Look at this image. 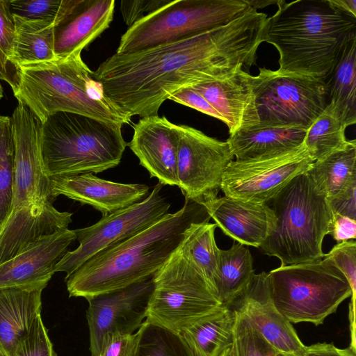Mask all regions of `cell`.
Returning a JSON list of instances; mask_svg holds the SVG:
<instances>
[{"instance_id":"6da1fadb","label":"cell","mask_w":356,"mask_h":356,"mask_svg":"<svg viewBox=\"0 0 356 356\" xmlns=\"http://www.w3.org/2000/svg\"><path fill=\"white\" fill-rule=\"evenodd\" d=\"M268 16L251 7L229 23L147 49L115 54L92 72L105 96L129 122L158 115L177 90L251 67Z\"/></svg>"},{"instance_id":"7a4b0ae2","label":"cell","mask_w":356,"mask_h":356,"mask_svg":"<svg viewBox=\"0 0 356 356\" xmlns=\"http://www.w3.org/2000/svg\"><path fill=\"white\" fill-rule=\"evenodd\" d=\"M202 205L186 200L177 212L97 252L65 277L69 296L87 300L152 277L178 248L189 225L209 219Z\"/></svg>"},{"instance_id":"3957f363","label":"cell","mask_w":356,"mask_h":356,"mask_svg":"<svg viewBox=\"0 0 356 356\" xmlns=\"http://www.w3.org/2000/svg\"><path fill=\"white\" fill-rule=\"evenodd\" d=\"M267 18L263 41L280 54L279 71L327 81L348 42L356 36V18L328 0L279 1Z\"/></svg>"},{"instance_id":"277c9868","label":"cell","mask_w":356,"mask_h":356,"mask_svg":"<svg viewBox=\"0 0 356 356\" xmlns=\"http://www.w3.org/2000/svg\"><path fill=\"white\" fill-rule=\"evenodd\" d=\"M17 67L14 96L41 122L56 113L68 112L108 123H129L106 98L81 55Z\"/></svg>"},{"instance_id":"5b68a950","label":"cell","mask_w":356,"mask_h":356,"mask_svg":"<svg viewBox=\"0 0 356 356\" xmlns=\"http://www.w3.org/2000/svg\"><path fill=\"white\" fill-rule=\"evenodd\" d=\"M122 125L58 112L42 122L41 152L49 177L99 173L115 168L127 143Z\"/></svg>"},{"instance_id":"8992f818","label":"cell","mask_w":356,"mask_h":356,"mask_svg":"<svg viewBox=\"0 0 356 356\" xmlns=\"http://www.w3.org/2000/svg\"><path fill=\"white\" fill-rule=\"evenodd\" d=\"M270 202L276 225L260 248L281 266L321 259L332 212L327 197L307 172L293 177Z\"/></svg>"},{"instance_id":"52a82bcc","label":"cell","mask_w":356,"mask_h":356,"mask_svg":"<svg viewBox=\"0 0 356 356\" xmlns=\"http://www.w3.org/2000/svg\"><path fill=\"white\" fill-rule=\"evenodd\" d=\"M268 277L273 303L291 323L323 324L352 296L346 278L324 258L280 266Z\"/></svg>"},{"instance_id":"ba28073f","label":"cell","mask_w":356,"mask_h":356,"mask_svg":"<svg viewBox=\"0 0 356 356\" xmlns=\"http://www.w3.org/2000/svg\"><path fill=\"white\" fill-rule=\"evenodd\" d=\"M247 0H175L144 17L122 35L116 54L147 49L225 25L246 13Z\"/></svg>"},{"instance_id":"9c48e42d","label":"cell","mask_w":356,"mask_h":356,"mask_svg":"<svg viewBox=\"0 0 356 356\" xmlns=\"http://www.w3.org/2000/svg\"><path fill=\"white\" fill-rule=\"evenodd\" d=\"M222 304L180 247L153 275L145 321L181 334Z\"/></svg>"},{"instance_id":"30bf717a","label":"cell","mask_w":356,"mask_h":356,"mask_svg":"<svg viewBox=\"0 0 356 356\" xmlns=\"http://www.w3.org/2000/svg\"><path fill=\"white\" fill-rule=\"evenodd\" d=\"M250 75L259 123L254 127L307 129L328 104L326 81L266 67Z\"/></svg>"},{"instance_id":"8fae6325","label":"cell","mask_w":356,"mask_h":356,"mask_svg":"<svg viewBox=\"0 0 356 356\" xmlns=\"http://www.w3.org/2000/svg\"><path fill=\"white\" fill-rule=\"evenodd\" d=\"M159 183L140 202L102 218L95 224L74 231L79 245L68 251L56 266V272L72 274L101 250L121 243L152 226L167 213L170 204L161 195Z\"/></svg>"},{"instance_id":"7c38bea8","label":"cell","mask_w":356,"mask_h":356,"mask_svg":"<svg viewBox=\"0 0 356 356\" xmlns=\"http://www.w3.org/2000/svg\"><path fill=\"white\" fill-rule=\"evenodd\" d=\"M300 147L274 155L229 163L220 190L242 201L268 204L293 177L307 172L314 162Z\"/></svg>"},{"instance_id":"4fadbf2b","label":"cell","mask_w":356,"mask_h":356,"mask_svg":"<svg viewBox=\"0 0 356 356\" xmlns=\"http://www.w3.org/2000/svg\"><path fill=\"white\" fill-rule=\"evenodd\" d=\"M177 128V186L186 200L202 205L217 197L225 170L234 156L226 141L187 125Z\"/></svg>"},{"instance_id":"5bb4252c","label":"cell","mask_w":356,"mask_h":356,"mask_svg":"<svg viewBox=\"0 0 356 356\" xmlns=\"http://www.w3.org/2000/svg\"><path fill=\"white\" fill-rule=\"evenodd\" d=\"M15 145V175L12 210L32 204L53 203L50 177L41 152L42 122L24 104L10 117Z\"/></svg>"},{"instance_id":"9a60e30c","label":"cell","mask_w":356,"mask_h":356,"mask_svg":"<svg viewBox=\"0 0 356 356\" xmlns=\"http://www.w3.org/2000/svg\"><path fill=\"white\" fill-rule=\"evenodd\" d=\"M153 276L125 288L87 299L91 356H99L105 337L114 332L133 334L146 319Z\"/></svg>"},{"instance_id":"2e32d148","label":"cell","mask_w":356,"mask_h":356,"mask_svg":"<svg viewBox=\"0 0 356 356\" xmlns=\"http://www.w3.org/2000/svg\"><path fill=\"white\" fill-rule=\"evenodd\" d=\"M229 306L244 315L278 351L300 355L305 345L291 323L275 306L270 296L268 273L254 274Z\"/></svg>"},{"instance_id":"e0dca14e","label":"cell","mask_w":356,"mask_h":356,"mask_svg":"<svg viewBox=\"0 0 356 356\" xmlns=\"http://www.w3.org/2000/svg\"><path fill=\"white\" fill-rule=\"evenodd\" d=\"M127 145L151 177L162 185L178 186L177 124L159 115L142 118L134 125L133 138Z\"/></svg>"},{"instance_id":"ac0fdd59","label":"cell","mask_w":356,"mask_h":356,"mask_svg":"<svg viewBox=\"0 0 356 356\" xmlns=\"http://www.w3.org/2000/svg\"><path fill=\"white\" fill-rule=\"evenodd\" d=\"M72 216V213L59 211L51 202L11 210L0 225V264L42 238L68 229Z\"/></svg>"},{"instance_id":"d6986e66","label":"cell","mask_w":356,"mask_h":356,"mask_svg":"<svg viewBox=\"0 0 356 356\" xmlns=\"http://www.w3.org/2000/svg\"><path fill=\"white\" fill-rule=\"evenodd\" d=\"M50 180L55 198L65 195L92 207L102 216L140 202L149 192L145 184L116 183L92 173L52 177Z\"/></svg>"},{"instance_id":"ffe728a7","label":"cell","mask_w":356,"mask_h":356,"mask_svg":"<svg viewBox=\"0 0 356 356\" xmlns=\"http://www.w3.org/2000/svg\"><path fill=\"white\" fill-rule=\"evenodd\" d=\"M75 240L74 230L64 229L42 238L0 264V289L49 282L57 264Z\"/></svg>"},{"instance_id":"44dd1931","label":"cell","mask_w":356,"mask_h":356,"mask_svg":"<svg viewBox=\"0 0 356 356\" xmlns=\"http://www.w3.org/2000/svg\"><path fill=\"white\" fill-rule=\"evenodd\" d=\"M202 205L224 234L245 245L260 248L276 225L275 215L268 204L225 195Z\"/></svg>"},{"instance_id":"7402d4cb","label":"cell","mask_w":356,"mask_h":356,"mask_svg":"<svg viewBox=\"0 0 356 356\" xmlns=\"http://www.w3.org/2000/svg\"><path fill=\"white\" fill-rule=\"evenodd\" d=\"M250 75L242 70L222 79L191 86L218 112L229 135L259 123Z\"/></svg>"},{"instance_id":"603a6c76","label":"cell","mask_w":356,"mask_h":356,"mask_svg":"<svg viewBox=\"0 0 356 356\" xmlns=\"http://www.w3.org/2000/svg\"><path fill=\"white\" fill-rule=\"evenodd\" d=\"M114 0H80L72 13L54 27V54L57 58L81 55L111 23Z\"/></svg>"},{"instance_id":"cb8c5ba5","label":"cell","mask_w":356,"mask_h":356,"mask_svg":"<svg viewBox=\"0 0 356 356\" xmlns=\"http://www.w3.org/2000/svg\"><path fill=\"white\" fill-rule=\"evenodd\" d=\"M48 282L0 289V348L9 356L40 315L42 292Z\"/></svg>"},{"instance_id":"d4e9b609","label":"cell","mask_w":356,"mask_h":356,"mask_svg":"<svg viewBox=\"0 0 356 356\" xmlns=\"http://www.w3.org/2000/svg\"><path fill=\"white\" fill-rule=\"evenodd\" d=\"M307 129L252 127L229 135L226 140L236 160H248L282 153L302 145Z\"/></svg>"},{"instance_id":"484cf974","label":"cell","mask_w":356,"mask_h":356,"mask_svg":"<svg viewBox=\"0 0 356 356\" xmlns=\"http://www.w3.org/2000/svg\"><path fill=\"white\" fill-rule=\"evenodd\" d=\"M236 317L231 306L222 305L181 334L195 356H220L232 346Z\"/></svg>"},{"instance_id":"4316f807","label":"cell","mask_w":356,"mask_h":356,"mask_svg":"<svg viewBox=\"0 0 356 356\" xmlns=\"http://www.w3.org/2000/svg\"><path fill=\"white\" fill-rule=\"evenodd\" d=\"M316 187L330 201L356 189V142L313 162L307 171Z\"/></svg>"},{"instance_id":"83f0119b","label":"cell","mask_w":356,"mask_h":356,"mask_svg":"<svg viewBox=\"0 0 356 356\" xmlns=\"http://www.w3.org/2000/svg\"><path fill=\"white\" fill-rule=\"evenodd\" d=\"M328 105L346 128L356 122V36L350 39L326 81Z\"/></svg>"},{"instance_id":"f1b7e54d","label":"cell","mask_w":356,"mask_h":356,"mask_svg":"<svg viewBox=\"0 0 356 356\" xmlns=\"http://www.w3.org/2000/svg\"><path fill=\"white\" fill-rule=\"evenodd\" d=\"M16 35L10 60L15 65L45 62L56 58L54 26L43 21L14 15Z\"/></svg>"},{"instance_id":"f546056e","label":"cell","mask_w":356,"mask_h":356,"mask_svg":"<svg viewBox=\"0 0 356 356\" xmlns=\"http://www.w3.org/2000/svg\"><path fill=\"white\" fill-rule=\"evenodd\" d=\"M253 259L248 245L234 243L220 250L216 295L224 305H230L254 275Z\"/></svg>"},{"instance_id":"4dcf8cb0","label":"cell","mask_w":356,"mask_h":356,"mask_svg":"<svg viewBox=\"0 0 356 356\" xmlns=\"http://www.w3.org/2000/svg\"><path fill=\"white\" fill-rule=\"evenodd\" d=\"M216 227L215 223H209L208 220L192 222L185 230L179 245L201 271L215 295L220 250L215 240Z\"/></svg>"},{"instance_id":"1f68e13d","label":"cell","mask_w":356,"mask_h":356,"mask_svg":"<svg viewBox=\"0 0 356 356\" xmlns=\"http://www.w3.org/2000/svg\"><path fill=\"white\" fill-rule=\"evenodd\" d=\"M345 126L327 104L324 111L307 129L303 144L314 159H321L347 146Z\"/></svg>"},{"instance_id":"d6a6232c","label":"cell","mask_w":356,"mask_h":356,"mask_svg":"<svg viewBox=\"0 0 356 356\" xmlns=\"http://www.w3.org/2000/svg\"><path fill=\"white\" fill-rule=\"evenodd\" d=\"M134 356H195L182 335L145 321Z\"/></svg>"},{"instance_id":"836d02e7","label":"cell","mask_w":356,"mask_h":356,"mask_svg":"<svg viewBox=\"0 0 356 356\" xmlns=\"http://www.w3.org/2000/svg\"><path fill=\"white\" fill-rule=\"evenodd\" d=\"M15 145L10 117L0 115V225L13 207Z\"/></svg>"},{"instance_id":"e575fe53","label":"cell","mask_w":356,"mask_h":356,"mask_svg":"<svg viewBox=\"0 0 356 356\" xmlns=\"http://www.w3.org/2000/svg\"><path fill=\"white\" fill-rule=\"evenodd\" d=\"M80 0H13L10 1L14 15L27 19L48 22L54 26L65 19Z\"/></svg>"},{"instance_id":"d590c367","label":"cell","mask_w":356,"mask_h":356,"mask_svg":"<svg viewBox=\"0 0 356 356\" xmlns=\"http://www.w3.org/2000/svg\"><path fill=\"white\" fill-rule=\"evenodd\" d=\"M236 313L231 346L232 356H276L280 351L259 333L244 315L237 312Z\"/></svg>"},{"instance_id":"8d00e7d4","label":"cell","mask_w":356,"mask_h":356,"mask_svg":"<svg viewBox=\"0 0 356 356\" xmlns=\"http://www.w3.org/2000/svg\"><path fill=\"white\" fill-rule=\"evenodd\" d=\"M324 259L330 261L346 278L351 289L349 305L350 338L355 337L356 243L348 240L335 245Z\"/></svg>"},{"instance_id":"74e56055","label":"cell","mask_w":356,"mask_h":356,"mask_svg":"<svg viewBox=\"0 0 356 356\" xmlns=\"http://www.w3.org/2000/svg\"><path fill=\"white\" fill-rule=\"evenodd\" d=\"M41 315L17 344L13 356H56Z\"/></svg>"},{"instance_id":"f35d334b","label":"cell","mask_w":356,"mask_h":356,"mask_svg":"<svg viewBox=\"0 0 356 356\" xmlns=\"http://www.w3.org/2000/svg\"><path fill=\"white\" fill-rule=\"evenodd\" d=\"M170 1V0L122 1L120 10L124 22L129 28Z\"/></svg>"},{"instance_id":"ab89813d","label":"cell","mask_w":356,"mask_h":356,"mask_svg":"<svg viewBox=\"0 0 356 356\" xmlns=\"http://www.w3.org/2000/svg\"><path fill=\"white\" fill-rule=\"evenodd\" d=\"M137 341L138 332L110 334L103 341L99 356H134Z\"/></svg>"},{"instance_id":"60d3db41","label":"cell","mask_w":356,"mask_h":356,"mask_svg":"<svg viewBox=\"0 0 356 356\" xmlns=\"http://www.w3.org/2000/svg\"><path fill=\"white\" fill-rule=\"evenodd\" d=\"M16 26L10 1L0 0V48L9 60L13 53Z\"/></svg>"},{"instance_id":"b9f144b4","label":"cell","mask_w":356,"mask_h":356,"mask_svg":"<svg viewBox=\"0 0 356 356\" xmlns=\"http://www.w3.org/2000/svg\"><path fill=\"white\" fill-rule=\"evenodd\" d=\"M168 99L194 108L222 121V118L218 112L202 95L191 87H186L177 90Z\"/></svg>"},{"instance_id":"7bdbcfd3","label":"cell","mask_w":356,"mask_h":356,"mask_svg":"<svg viewBox=\"0 0 356 356\" xmlns=\"http://www.w3.org/2000/svg\"><path fill=\"white\" fill-rule=\"evenodd\" d=\"M329 234L337 242L355 239L356 220L348 216L332 213Z\"/></svg>"},{"instance_id":"ee69618b","label":"cell","mask_w":356,"mask_h":356,"mask_svg":"<svg viewBox=\"0 0 356 356\" xmlns=\"http://www.w3.org/2000/svg\"><path fill=\"white\" fill-rule=\"evenodd\" d=\"M300 356H356V350L350 346L341 349L332 343H317L305 346Z\"/></svg>"},{"instance_id":"f6af8a7d","label":"cell","mask_w":356,"mask_h":356,"mask_svg":"<svg viewBox=\"0 0 356 356\" xmlns=\"http://www.w3.org/2000/svg\"><path fill=\"white\" fill-rule=\"evenodd\" d=\"M356 189L348 195L330 201L332 212L356 220Z\"/></svg>"},{"instance_id":"bcb514c9","label":"cell","mask_w":356,"mask_h":356,"mask_svg":"<svg viewBox=\"0 0 356 356\" xmlns=\"http://www.w3.org/2000/svg\"><path fill=\"white\" fill-rule=\"evenodd\" d=\"M18 67L8 60L0 48V81L8 83L15 90L17 82Z\"/></svg>"},{"instance_id":"7dc6e473","label":"cell","mask_w":356,"mask_h":356,"mask_svg":"<svg viewBox=\"0 0 356 356\" xmlns=\"http://www.w3.org/2000/svg\"><path fill=\"white\" fill-rule=\"evenodd\" d=\"M328 1L338 10L356 18V0H328Z\"/></svg>"},{"instance_id":"c3c4849f","label":"cell","mask_w":356,"mask_h":356,"mask_svg":"<svg viewBox=\"0 0 356 356\" xmlns=\"http://www.w3.org/2000/svg\"><path fill=\"white\" fill-rule=\"evenodd\" d=\"M250 6L257 10L258 8L266 7L272 3L277 4L279 1H250L247 0Z\"/></svg>"},{"instance_id":"681fc988","label":"cell","mask_w":356,"mask_h":356,"mask_svg":"<svg viewBox=\"0 0 356 356\" xmlns=\"http://www.w3.org/2000/svg\"><path fill=\"white\" fill-rule=\"evenodd\" d=\"M220 356H232L231 346L226 349Z\"/></svg>"},{"instance_id":"f907efd6","label":"cell","mask_w":356,"mask_h":356,"mask_svg":"<svg viewBox=\"0 0 356 356\" xmlns=\"http://www.w3.org/2000/svg\"><path fill=\"white\" fill-rule=\"evenodd\" d=\"M276 356H300V355H297V354H293V353H286L279 352Z\"/></svg>"},{"instance_id":"816d5d0a","label":"cell","mask_w":356,"mask_h":356,"mask_svg":"<svg viewBox=\"0 0 356 356\" xmlns=\"http://www.w3.org/2000/svg\"><path fill=\"white\" fill-rule=\"evenodd\" d=\"M3 87L0 82V99L3 97Z\"/></svg>"},{"instance_id":"f5cc1de1","label":"cell","mask_w":356,"mask_h":356,"mask_svg":"<svg viewBox=\"0 0 356 356\" xmlns=\"http://www.w3.org/2000/svg\"><path fill=\"white\" fill-rule=\"evenodd\" d=\"M0 356H9V355L0 348Z\"/></svg>"}]
</instances>
